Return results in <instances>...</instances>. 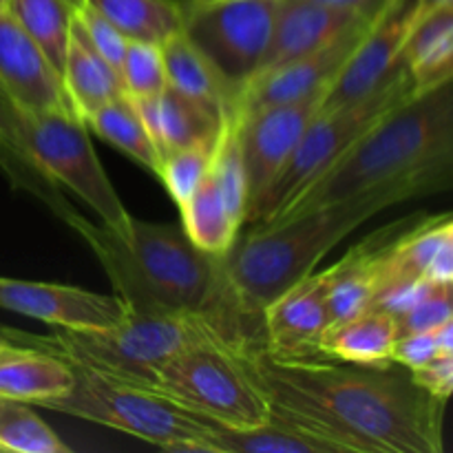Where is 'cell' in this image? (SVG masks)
Returning a JSON list of instances; mask_svg holds the SVG:
<instances>
[{
	"label": "cell",
	"mask_w": 453,
	"mask_h": 453,
	"mask_svg": "<svg viewBox=\"0 0 453 453\" xmlns=\"http://www.w3.org/2000/svg\"><path fill=\"white\" fill-rule=\"evenodd\" d=\"M453 157V80L414 93L354 142L339 162L296 195L273 221L352 195ZM270 224V221H268ZM264 226V224H261Z\"/></svg>",
	"instance_id": "obj_4"
},
{
	"label": "cell",
	"mask_w": 453,
	"mask_h": 453,
	"mask_svg": "<svg viewBox=\"0 0 453 453\" xmlns=\"http://www.w3.org/2000/svg\"><path fill=\"white\" fill-rule=\"evenodd\" d=\"M414 93L429 91L453 80V4L414 18L403 47Z\"/></svg>",
	"instance_id": "obj_22"
},
{
	"label": "cell",
	"mask_w": 453,
	"mask_h": 453,
	"mask_svg": "<svg viewBox=\"0 0 453 453\" xmlns=\"http://www.w3.org/2000/svg\"><path fill=\"white\" fill-rule=\"evenodd\" d=\"M451 186V162L383 181L341 202L296 212L250 233L221 255L230 301L242 319L261 317L279 295L308 277L332 248L385 208Z\"/></svg>",
	"instance_id": "obj_2"
},
{
	"label": "cell",
	"mask_w": 453,
	"mask_h": 453,
	"mask_svg": "<svg viewBox=\"0 0 453 453\" xmlns=\"http://www.w3.org/2000/svg\"><path fill=\"white\" fill-rule=\"evenodd\" d=\"M410 96H414V82L405 62L401 60L383 84L365 97L334 111H319L286 166L274 177L257 206L248 212L246 224L261 226L273 221L296 195L303 193L327 168L334 166L354 142L361 140L383 115L403 104Z\"/></svg>",
	"instance_id": "obj_7"
},
{
	"label": "cell",
	"mask_w": 453,
	"mask_h": 453,
	"mask_svg": "<svg viewBox=\"0 0 453 453\" xmlns=\"http://www.w3.org/2000/svg\"><path fill=\"white\" fill-rule=\"evenodd\" d=\"M396 339V319L379 308H367L326 327L321 357L361 367H392Z\"/></svg>",
	"instance_id": "obj_20"
},
{
	"label": "cell",
	"mask_w": 453,
	"mask_h": 453,
	"mask_svg": "<svg viewBox=\"0 0 453 453\" xmlns=\"http://www.w3.org/2000/svg\"><path fill=\"white\" fill-rule=\"evenodd\" d=\"M0 310L22 314L62 330H96L122 323L131 314L127 301L62 283L0 277Z\"/></svg>",
	"instance_id": "obj_12"
},
{
	"label": "cell",
	"mask_w": 453,
	"mask_h": 453,
	"mask_svg": "<svg viewBox=\"0 0 453 453\" xmlns=\"http://www.w3.org/2000/svg\"><path fill=\"white\" fill-rule=\"evenodd\" d=\"M0 168H3V173L9 177V181H12L13 186L29 190V193H34L35 197L42 199V202L47 203V206L60 217V219L66 221L75 212L69 203L62 202V197L58 195V188L53 181H49L47 177L40 175L38 171L27 166L20 157H16V155L3 144H0Z\"/></svg>",
	"instance_id": "obj_34"
},
{
	"label": "cell",
	"mask_w": 453,
	"mask_h": 453,
	"mask_svg": "<svg viewBox=\"0 0 453 453\" xmlns=\"http://www.w3.org/2000/svg\"><path fill=\"white\" fill-rule=\"evenodd\" d=\"M376 18H361L349 29H345L323 47L314 49L308 56L288 62L274 69L273 73L243 87L237 100V113L246 115L264 106L286 104V102H296L312 93L326 91Z\"/></svg>",
	"instance_id": "obj_14"
},
{
	"label": "cell",
	"mask_w": 453,
	"mask_h": 453,
	"mask_svg": "<svg viewBox=\"0 0 453 453\" xmlns=\"http://www.w3.org/2000/svg\"><path fill=\"white\" fill-rule=\"evenodd\" d=\"M0 334L16 345L53 354L69 365H82L118 380L153 389L157 367L186 345L212 336L230 341L203 317L140 312H131L118 326L96 330L58 327L51 334H27L3 327Z\"/></svg>",
	"instance_id": "obj_5"
},
{
	"label": "cell",
	"mask_w": 453,
	"mask_h": 453,
	"mask_svg": "<svg viewBox=\"0 0 453 453\" xmlns=\"http://www.w3.org/2000/svg\"><path fill=\"white\" fill-rule=\"evenodd\" d=\"M441 354H453V321L436 327V330L398 336L394 343L392 363L414 370Z\"/></svg>",
	"instance_id": "obj_33"
},
{
	"label": "cell",
	"mask_w": 453,
	"mask_h": 453,
	"mask_svg": "<svg viewBox=\"0 0 453 453\" xmlns=\"http://www.w3.org/2000/svg\"><path fill=\"white\" fill-rule=\"evenodd\" d=\"M180 212L184 233L208 255H226L237 242V234L243 226V221L230 211L211 168Z\"/></svg>",
	"instance_id": "obj_24"
},
{
	"label": "cell",
	"mask_w": 453,
	"mask_h": 453,
	"mask_svg": "<svg viewBox=\"0 0 453 453\" xmlns=\"http://www.w3.org/2000/svg\"><path fill=\"white\" fill-rule=\"evenodd\" d=\"M361 18L363 16H357L352 12L327 7V4L312 3V0H279L268 51L250 82L273 73L274 69L288 65V62L308 56L314 49L323 47L332 38L349 29Z\"/></svg>",
	"instance_id": "obj_18"
},
{
	"label": "cell",
	"mask_w": 453,
	"mask_h": 453,
	"mask_svg": "<svg viewBox=\"0 0 453 453\" xmlns=\"http://www.w3.org/2000/svg\"><path fill=\"white\" fill-rule=\"evenodd\" d=\"M312 3L327 4V7L343 9V12H352L363 18H376L394 3V0H312Z\"/></svg>",
	"instance_id": "obj_39"
},
{
	"label": "cell",
	"mask_w": 453,
	"mask_h": 453,
	"mask_svg": "<svg viewBox=\"0 0 453 453\" xmlns=\"http://www.w3.org/2000/svg\"><path fill=\"white\" fill-rule=\"evenodd\" d=\"M217 142H206V144H195L188 146V149L173 150V153H168L162 159L157 177L164 181L168 195H171L173 202L180 208L188 202L190 195L195 193V188L206 177L212 157H215Z\"/></svg>",
	"instance_id": "obj_31"
},
{
	"label": "cell",
	"mask_w": 453,
	"mask_h": 453,
	"mask_svg": "<svg viewBox=\"0 0 453 453\" xmlns=\"http://www.w3.org/2000/svg\"><path fill=\"white\" fill-rule=\"evenodd\" d=\"M60 80L71 111L82 122L93 111L124 93L119 73L93 47L75 16L71 20V38Z\"/></svg>",
	"instance_id": "obj_19"
},
{
	"label": "cell",
	"mask_w": 453,
	"mask_h": 453,
	"mask_svg": "<svg viewBox=\"0 0 453 453\" xmlns=\"http://www.w3.org/2000/svg\"><path fill=\"white\" fill-rule=\"evenodd\" d=\"M168 84L199 100L215 102L226 111H237L239 91L215 69L211 60L195 47L184 31L162 42Z\"/></svg>",
	"instance_id": "obj_23"
},
{
	"label": "cell",
	"mask_w": 453,
	"mask_h": 453,
	"mask_svg": "<svg viewBox=\"0 0 453 453\" xmlns=\"http://www.w3.org/2000/svg\"><path fill=\"white\" fill-rule=\"evenodd\" d=\"M279 0H202L184 7V34L242 93L255 78L270 38Z\"/></svg>",
	"instance_id": "obj_10"
},
{
	"label": "cell",
	"mask_w": 453,
	"mask_h": 453,
	"mask_svg": "<svg viewBox=\"0 0 453 453\" xmlns=\"http://www.w3.org/2000/svg\"><path fill=\"white\" fill-rule=\"evenodd\" d=\"M0 144L7 146V149L12 150L16 157H20L27 166H31L34 171L40 173V168L31 162L25 146H22V113L18 111V106L13 104L12 97L3 91V87H0ZM40 175H42V173H40Z\"/></svg>",
	"instance_id": "obj_37"
},
{
	"label": "cell",
	"mask_w": 453,
	"mask_h": 453,
	"mask_svg": "<svg viewBox=\"0 0 453 453\" xmlns=\"http://www.w3.org/2000/svg\"><path fill=\"white\" fill-rule=\"evenodd\" d=\"M190 3H202V0H190Z\"/></svg>",
	"instance_id": "obj_44"
},
{
	"label": "cell",
	"mask_w": 453,
	"mask_h": 453,
	"mask_svg": "<svg viewBox=\"0 0 453 453\" xmlns=\"http://www.w3.org/2000/svg\"><path fill=\"white\" fill-rule=\"evenodd\" d=\"M75 7L71 0H7L4 4L58 73L65 66Z\"/></svg>",
	"instance_id": "obj_28"
},
{
	"label": "cell",
	"mask_w": 453,
	"mask_h": 453,
	"mask_svg": "<svg viewBox=\"0 0 453 453\" xmlns=\"http://www.w3.org/2000/svg\"><path fill=\"white\" fill-rule=\"evenodd\" d=\"M396 334H416V332L436 330L453 321V295L451 286H436L423 296L416 305H411L407 312L398 314Z\"/></svg>",
	"instance_id": "obj_32"
},
{
	"label": "cell",
	"mask_w": 453,
	"mask_h": 453,
	"mask_svg": "<svg viewBox=\"0 0 453 453\" xmlns=\"http://www.w3.org/2000/svg\"><path fill=\"white\" fill-rule=\"evenodd\" d=\"M71 367L73 388L62 396L40 401L38 407L124 432L164 451H175L181 442H197L206 453L203 441L217 427L215 420L203 418L159 389L118 380L82 365Z\"/></svg>",
	"instance_id": "obj_6"
},
{
	"label": "cell",
	"mask_w": 453,
	"mask_h": 453,
	"mask_svg": "<svg viewBox=\"0 0 453 453\" xmlns=\"http://www.w3.org/2000/svg\"><path fill=\"white\" fill-rule=\"evenodd\" d=\"M22 146L47 180L78 195L118 237L131 230L128 211L102 168L88 128L71 109L22 115Z\"/></svg>",
	"instance_id": "obj_9"
},
{
	"label": "cell",
	"mask_w": 453,
	"mask_h": 453,
	"mask_svg": "<svg viewBox=\"0 0 453 453\" xmlns=\"http://www.w3.org/2000/svg\"><path fill=\"white\" fill-rule=\"evenodd\" d=\"M155 389L224 427H255L270 420V401L234 343L212 336L195 341L155 372Z\"/></svg>",
	"instance_id": "obj_8"
},
{
	"label": "cell",
	"mask_w": 453,
	"mask_h": 453,
	"mask_svg": "<svg viewBox=\"0 0 453 453\" xmlns=\"http://www.w3.org/2000/svg\"><path fill=\"white\" fill-rule=\"evenodd\" d=\"M270 401V414L326 442L332 453H441L442 405L392 367L281 358L257 336L234 343Z\"/></svg>",
	"instance_id": "obj_1"
},
{
	"label": "cell",
	"mask_w": 453,
	"mask_h": 453,
	"mask_svg": "<svg viewBox=\"0 0 453 453\" xmlns=\"http://www.w3.org/2000/svg\"><path fill=\"white\" fill-rule=\"evenodd\" d=\"M84 124H87L88 131L100 135L102 140L109 142L111 146L119 149L122 153H127L128 157L135 159L146 171L159 175L162 155L155 149L140 111L135 109V104H133V100L127 93L113 97V100L102 104L97 111H93L84 119Z\"/></svg>",
	"instance_id": "obj_27"
},
{
	"label": "cell",
	"mask_w": 453,
	"mask_h": 453,
	"mask_svg": "<svg viewBox=\"0 0 453 453\" xmlns=\"http://www.w3.org/2000/svg\"><path fill=\"white\" fill-rule=\"evenodd\" d=\"M265 348L281 358L321 357V336L330 326L323 273H310L261 312Z\"/></svg>",
	"instance_id": "obj_16"
},
{
	"label": "cell",
	"mask_w": 453,
	"mask_h": 453,
	"mask_svg": "<svg viewBox=\"0 0 453 453\" xmlns=\"http://www.w3.org/2000/svg\"><path fill=\"white\" fill-rule=\"evenodd\" d=\"M162 159L168 153L219 140L230 111L168 84L150 97H131Z\"/></svg>",
	"instance_id": "obj_17"
},
{
	"label": "cell",
	"mask_w": 453,
	"mask_h": 453,
	"mask_svg": "<svg viewBox=\"0 0 453 453\" xmlns=\"http://www.w3.org/2000/svg\"><path fill=\"white\" fill-rule=\"evenodd\" d=\"M410 379L429 396L447 403L453 389V354H441L425 365L414 367L410 370Z\"/></svg>",
	"instance_id": "obj_36"
},
{
	"label": "cell",
	"mask_w": 453,
	"mask_h": 453,
	"mask_svg": "<svg viewBox=\"0 0 453 453\" xmlns=\"http://www.w3.org/2000/svg\"><path fill=\"white\" fill-rule=\"evenodd\" d=\"M0 453H3V451H0Z\"/></svg>",
	"instance_id": "obj_45"
},
{
	"label": "cell",
	"mask_w": 453,
	"mask_h": 453,
	"mask_svg": "<svg viewBox=\"0 0 453 453\" xmlns=\"http://www.w3.org/2000/svg\"><path fill=\"white\" fill-rule=\"evenodd\" d=\"M104 16L127 40L162 44L184 29V7L175 0H80Z\"/></svg>",
	"instance_id": "obj_26"
},
{
	"label": "cell",
	"mask_w": 453,
	"mask_h": 453,
	"mask_svg": "<svg viewBox=\"0 0 453 453\" xmlns=\"http://www.w3.org/2000/svg\"><path fill=\"white\" fill-rule=\"evenodd\" d=\"M416 0H394L367 29L358 47L323 93L321 109L334 111L361 100L383 84L403 60V47L414 25Z\"/></svg>",
	"instance_id": "obj_13"
},
{
	"label": "cell",
	"mask_w": 453,
	"mask_h": 453,
	"mask_svg": "<svg viewBox=\"0 0 453 453\" xmlns=\"http://www.w3.org/2000/svg\"><path fill=\"white\" fill-rule=\"evenodd\" d=\"M71 3H75V4H80V0H71Z\"/></svg>",
	"instance_id": "obj_43"
},
{
	"label": "cell",
	"mask_w": 453,
	"mask_h": 453,
	"mask_svg": "<svg viewBox=\"0 0 453 453\" xmlns=\"http://www.w3.org/2000/svg\"><path fill=\"white\" fill-rule=\"evenodd\" d=\"M119 78L128 97H150L162 93L168 87L162 44L128 40L119 65Z\"/></svg>",
	"instance_id": "obj_30"
},
{
	"label": "cell",
	"mask_w": 453,
	"mask_h": 453,
	"mask_svg": "<svg viewBox=\"0 0 453 453\" xmlns=\"http://www.w3.org/2000/svg\"><path fill=\"white\" fill-rule=\"evenodd\" d=\"M0 87L22 115L71 109L60 73L7 9L0 7Z\"/></svg>",
	"instance_id": "obj_15"
},
{
	"label": "cell",
	"mask_w": 453,
	"mask_h": 453,
	"mask_svg": "<svg viewBox=\"0 0 453 453\" xmlns=\"http://www.w3.org/2000/svg\"><path fill=\"white\" fill-rule=\"evenodd\" d=\"M7 345H9V341H7V339H4V336H3V334H0V352H3V349H4V348H7Z\"/></svg>",
	"instance_id": "obj_41"
},
{
	"label": "cell",
	"mask_w": 453,
	"mask_h": 453,
	"mask_svg": "<svg viewBox=\"0 0 453 453\" xmlns=\"http://www.w3.org/2000/svg\"><path fill=\"white\" fill-rule=\"evenodd\" d=\"M206 453H332L312 434L270 414V420L255 427L217 425L203 441Z\"/></svg>",
	"instance_id": "obj_25"
},
{
	"label": "cell",
	"mask_w": 453,
	"mask_h": 453,
	"mask_svg": "<svg viewBox=\"0 0 453 453\" xmlns=\"http://www.w3.org/2000/svg\"><path fill=\"white\" fill-rule=\"evenodd\" d=\"M66 224L91 246L115 292L140 314H195L219 327L233 343L255 336L230 301L221 255L195 246L181 226L131 219L127 237L78 212Z\"/></svg>",
	"instance_id": "obj_3"
},
{
	"label": "cell",
	"mask_w": 453,
	"mask_h": 453,
	"mask_svg": "<svg viewBox=\"0 0 453 453\" xmlns=\"http://www.w3.org/2000/svg\"><path fill=\"white\" fill-rule=\"evenodd\" d=\"M4 4H7V0H0V7L4 9Z\"/></svg>",
	"instance_id": "obj_42"
},
{
	"label": "cell",
	"mask_w": 453,
	"mask_h": 453,
	"mask_svg": "<svg viewBox=\"0 0 453 453\" xmlns=\"http://www.w3.org/2000/svg\"><path fill=\"white\" fill-rule=\"evenodd\" d=\"M0 451L69 453L71 449L31 410L29 403L0 396Z\"/></svg>",
	"instance_id": "obj_29"
},
{
	"label": "cell",
	"mask_w": 453,
	"mask_h": 453,
	"mask_svg": "<svg viewBox=\"0 0 453 453\" xmlns=\"http://www.w3.org/2000/svg\"><path fill=\"white\" fill-rule=\"evenodd\" d=\"M425 279L438 283V286H449V283H453V239L442 243L441 250L434 255Z\"/></svg>",
	"instance_id": "obj_38"
},
{
	"label": "cell",
	"mask_w": 453,
	"mask_h": 453,
	"mask_svg": "<svg viewBox=\"0 0 453 453\" xmlns=\"http://www.w3.org/2000/svg\"><path fill=\"white\" fill-rule=\"evenodd\" d=\"M73 367L42 349L9 341L0 352V396L38 405L73 388Z\"/></svg>",
	"instance_id": "obj_21"
},
{
	"label": "cell",
	"mask_w": 453,
	"mask_h": 453,
	"mask_svg": "<svg viewBox=\"0 0 453 453\" xmlns=\"http://www.w3.org/2000/svg\"><path fill=\"white\" fill-rule=\"evenodd\" d=\"M445 4H453V0H416L414 13H416V18L427 16V13L436 12V9L445 7Z\"/></svg>",
	"instance_id": "obj_40"
},
{
	"label": "cell",
	"mask_w": 453,
	"mask_h": 453,
	"mask_svg": "<svg viewBox=\"0 0 453 453\" xmlns=\"http://www.w3.org/2000/svg\"><path fill=\"white\" fill-rule=\"evenodd\" d=\"M73 16L75 20L80 22V27L84 29L87 38L91 40L93 47H96L97 51H100V56L119 73V65H122L128 40L124 38L104 16H100V13H97L96 9L88 7V4L80 3L78 7H75Z\"/></svg>",
	"instance_id": "obj_35"
},
{
	"label": "cell",
	"mask_w": 453,
	"mask_h": 453,
	"mask_svg": "<svg viewBox=\"0 0 453 453\" xmlns=\"http://www.w3.org/2000/svg\"><path fill=\"white\" fill-rule=\"evenodd\" d=\"M323 93L296 102L257 109L239 115V144L248 180V212L257 206L274 177L281 173L308 124L321 109ZM246 212V217H248Z\"/></svg>",
	"instance_id": "obj_11"
}]
</instances>
